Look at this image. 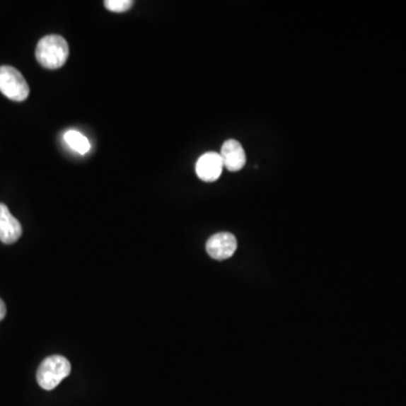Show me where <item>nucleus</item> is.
Returning <instances> with one entry per match:
<instances>
[{"instance_id":"5","label":"nucleus","mask_w":406,"mask_h":406,"mask_svg":"<svg viewBox=\"0 0 406 406\" xmlns=\"http://www.w3.org/2000/svg\"><path fill=\"white\" fill-rule=\"evenodd\" d=\"M224 163L220 153L214 151L203 153L195 165L197 175L203 182H214L221 175Z\"/></svg>"},{"instance_id":"10","label":"nucleus","mask_w":406,"mask_h":406,"mask_svg":"<svg viewBox=\"0 0 406 406\" xmlns=\"http://www.w3.org/2000/svg\"><path fill=\"white\" fill-rule=\"evenodd\" d=\"M6 312H7V309H6L5 303H4L3 299H0V320H4Z\"/></svg>"},{"instance_id":"8","label":"nucleus","mask_w":406,"mask_h":406,"mask_svg":"<svg viewBox=\"0 0 406 406\" xmlns=\"http://www.w3.org/2000/svg\"><path fill=\"white\" fill-rule=\"evenodd\" d=\"M64 141L67 142L68 146H69L71 149L81 153V155H85V153H88L89 149H91L89 140L87 139L86 137L83 136V134L79 132V131H67V132L64 134Z\"/></svg>"},{"instance_id":"1","label":"nucleus","mask_w":406,"mask_h":406,"mask_svg":"<svg viewBox=\"0 0 406 406\" xmlns=\"http://www.w3.org/2000/svg\"><path fill=\"white\" fill-rule=\"evenodd\" d=\"M69 57L67 41L57 34L42 37L35 49V58L42 67L47 69L62 68Z\"/></svg>"},{"instance_id":"2","label":"nucleus","mask_w":406,"mask_h":406,"mask_svg":"<svg viewBox=\"0 0 406 406\" xmlns=\"http://www.w3.org/2000/svg\"><path fill=\"white\" fill-rule=\"evenodd\" d=\"M71 373V365L64 356H51L42 361L37 369V379L45 390H52Z\"/></svg>"},{"instance_id":"3","label":"nucleus","mask_w":406,"mask_h":406,"mask_svg":"<svg viewBox=\"0 0 406 406\" xmlns=\"http://www.w3.org/2000/svg\"><path fill=\"white\" fill-rule=\"evenodd\" d=\"M0 92L14 102H24L30 95L28 81L16 68L0 67Z\"/></svg>"},{"instance_id":"4","label":"nucleus","mask_w":406,"mask_h":406,"mask_svg":"<svg viewBox=\"0 0 406 406\" xmlns=\"http://www.w3.org/2000/svg\"><path fill=\"white\" fill-rule=\"evenodd\" d=\"M206 248L212 259L219 261L229 259L237 250L236 237L226 231L218 233L207 240Z\"/></svg>"},{"instance_id":"6","label":"nucleus","mask_w":406,"mask_h":406,"mask_svg":"<svg viewBox=\"0 0 406 406\" xmlns=\"http://www.w3.org/2000/svg\"><path fill=\"white\" fill-rule=\"evenodd\" d=\"M20 221L11 214L6 204L0 203V240L4 244H14L22 236Z\"/></svg>"},{"instance_id":"7","label":"nucleus","mask_w":406,"mask_h":406,"mask_svg":"<svg viewBox=\"0 0 406 406\" xmlns=\"http://www.w3.org/2000/svg\"><path fill=\"white\" fill-rule=\"evenodd\" d=\"M220 156L223 159L224 167L231 172H238L246 164L244 148L237 140H226L221 147Z\"/></svg>"},{"instance_id":"9","label":"nucleus","mask_w":406,"mask_h":406,"mask_svg":"<svg viewBox=\"0 0 406 406\" xmlns=\"http://www.w3.org/2000/svg\"><path fill=\"white\" fill-rule=\"evenodd\" d=\"M105 8L113 13H124L134 5V1L131 0H106L104 1Z\"/></svg>"}]
</instances>
